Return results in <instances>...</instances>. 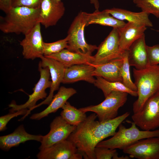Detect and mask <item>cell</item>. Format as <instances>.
<instances>
[{
  "label": "cell",
  "instance_id": "6da1fadb",
  "mask_svg": "<svg viewBox=\"0 0 159 159\" xmlns=\"http://www.w3.org/2000/svg\"><path fill=\"white\" fill-rule=\"evenodd\" d=\"M127 112L115 118L104 122L96 120L93 113L76 126L67 140L76 146L78 152L85 159H96L94 150L105 139L113 136L119 125L130 115Z\"/></svg>",
  "mask_w": 159,
  "mask_h": 159
},
{
  "label": "cell",
  "instance_id": "7a4b0ae2",
  "mask_svg": "<svg viewBox=\"0 0 159 159\" xmlns=\"http://www.w3.org/2000/svg\"><path fill=\"white\" fill-rule=\"evenodd\" d=\"M40 7H12L5 16L0 17V30L4 33L23 34L29 32L38 23Z\"/></svg>",
  "mask_w": 159,
  "mask_h": 159
},
{
  "label": "cell",
  "instance_id": "3957f363",
  "mask_svg": "<svg viewBox=\"0 0 159 159\" xmlns=\"http://www.w3.org/2000/svg\"><path fill=\"white\" fill-rule=\"evenodd\" d=\"M138 98L133 105L134 113L139 111L146 100L159 90V65H148L141 69H133Z\"/></svg>",
  "mask_w": 159,
  "mask_h": 159
},
{
  "label": "cell",
  "instance_id": "277c9868",
  "mask_svg": "<svg viewBox=\"0 0 159 159\" xmlns=\"http://www.w3.org/2000/svg\"><path fill=\"white\" fill-rule=\"evenodd\" d=\"M130 122L131 126L128 128H126L121 123L118 127V131L112 138L102 141L96 146L122 150L140 140L159 137V130H141L139 129L134 122Z\"/></svg>",
  "mask_w": 159,
  "mask_h": 159
},
{
  "label": "cell",
  "instance_id": "5b68a950",
  "mask_svg": "<svg viewBox=\"0 0 159 159\" xmlns=\"http://www.w3.org/2000/svg\"><path fill=\"white\" fill-rule=\"evenodd\" d=\"M128 94L123 92L113 91L99 104L79 109L85 113L91 112L95 113L100 122L113 119L117 117L119 109L126 102Z\"/></svg>",
  "mask_w": 159,
  "mask_h": 159
},
{
  "label": "cell",
  "instance_id": "8992f818",
  "mask_svg": "<svg viewBox=\"0 0 159 159\" xmlns=\"http://www.w3.org/2000/svg\"><path fill=\"white\" fill-rule=\"evenodd\" d=\"M86 21L83 11H81L75 17L67 32L69 37L67 49L77 52L91 55L98 47L87 43L84 36V30Z\"/></svg>",
  "mask_w": 159,
  "mask_h": 159
},
{
  "label": "cell",
  "instance_id": "52a82bcc",
  "mask_svg": "<svg viewBox=\"0 0 159 159\" xmlns=\"http://www.w3.org/2000/svg\"><path fill=\"white\" fill-rule=\"evenodd\" d=\"M132 119L143 130H154L159 127V90L145 102L141 110Z\"/></svg>",
  "mask_w": 159,
  "mask_h": 159
},
{
  "label": "cell",
  "instance_id": "ba28073f",
  "mask_svg": "<svg viewBox=\"0 0 159 159\" xmlns=\"http://www.w3.org/2000/svg\"><path fill=\"white\" fill-rule=\"evenodd\" d=\"M38 69L40 73V78L33 88V92L29 95L28 100L24 104L17 105L14 102L9 105L11 108V112H14L23 109H29L27 113L20 120H22L32 111V108L36 105L37 102L40 99L47 97V94L45 90L50 88L52 82L50 81V73L49 69L47 67H42L39 64Z\"/></svg>",
  "mask_w": 159,
  "mask_h": 159
},
{
  "label": "cell",
  "instance_id": "9c48e42d",
  "mask_svg": "<svg viewBox=\"0 0 159 159\" xmlns=\"http://www.w3.org/2000/svg\"><path fill=\"white\" fill-rule=\"evenodd\" d=\"M124 53H122L120 49L119 29L113 28L98 47L97 52L93 56L94 60L91 64L97 65L116 59L122 58Z\"/></svg>",
  "mask_w": 159,
  "mask_h": 159
},
{
  "label": "cell",
  "instance_id": "30bf717a",
  "mask_svg": "<svg viewBox=\"0 0 159 159\" xmlns=\"http://www.w3.org/2000/svg\"><path fill=\"white\" fill-rule=\"evenodd\" d=\"M130 158L138 159H159V137L140 140L122 150Z\"/></svg>",
  "mask_w": 159,
  "mask_h": 159
},
{
  "label": "cell",
  "instance_id": "8fae6325",
  "mask_svg": "<svg viewBox=\"0 0 159 159\" xmlns=\"http://www.w3.org/2000/svg\"><path fill=\"white\" fill-rule=\"evenodd\" d=\"M76 127L68 123L61 115L56 117L50 124L49 132L43 136L39 149L42 150L67 140Z\"/></svg>",
  "mask_w": 159,
  "mask_h": 159
},
{
  "label": "cell",
  "instance_id": "7c38bea8",
  "mask_svg": "<svg viewBox=\"0 0 159 159\" xmlns=\"http://www.w3.org/2000/svg\"><path fill=\"white\" fill-rule=\"evenodd\" d=\"M37 157L39 159H82L74 144L67 139L40 150Z\"/></svg>",
  "mask_w": 159,
  "mask_h": 159
},
{
  "label": "cell",
  "instance_id": "4fadbf2b",
  "mask_svg": "<svg viewBox=\"0 0 159 159\" xmlns=\"http://www.w3.org/2000/svg\"><path fill=\"white\" fill-rule=\"evenodd\" d=\"M24 35V38L20 43L22 48L24 57L33 60L44 56V42L41 33V24L38 23Z\"/></svg>",
  "mask_w": 159,
  "mask_h": 159
},
{
  "label": "cell",
  "instance_id": "5bb4252c",
  "mask_svg": "<svg viewBox=\"0 0 159 159\" xmlns=\"http://www.w3.org/2000/svg\"><path fill=\"white\" fill-rule=\"evenodd\" d=\"M39 64L42 67H47L49 69L51 79V85L49 93L44 101L36 105L32 110L43 105H49L54 97V92L59 89L60 84L62 82L65 67L61 63L53 59L44 55L40 58Z\"/></svg>",
  "mask_w": 159,
  "mask_h": 159
},
{
  "label": "cell",
  "instance_id": "9a60e30c",
  "mask_svg": "<svg viewBox=\"0 0 159 159\" xmlns=\"http://www.w3.org/2000/svg\"><path fill=\"white\" fill-rule=\"evenodd\" d=\"M65 11V8L62 1L43 0L38 23L46 28L54 26L63 16Z\"/></svg>",
  "mask_w": 159,
  "mask_h": 159
},
{
  "label": "cell",
  "instance_id": "2e32d148",
  "mask_svg": "<svg viewBox=\"0 0 159 159\" xmlns=\"http://www.w3.org/2000/svg\"><path fill=\"white\" fill-rule=\"evenodd\" d=\"M95 67L91 63L75 64L65 67L62 82L71 83L84 81L93 84L95 79L92 75Z\"/></svg>",
  "mask_w": 159,
  "mask_h": 159
},
{
  "label": "cell",
  "instance_id": "e0dca14e",
  "mask_svg": "<svg viewBox=\"0 0 159 159\" xmlns=\"http://www.w3.org/2000/svg\"><path fill=\"white\" fill-rule=\"evenodd\" d=\"M147 27L141 24L127 22L119 29L120 49L123 53L132 43L144 34Z\"/></svg>",
  "mask_w": 159,
  "mask_h": 159
},
{
  "label": "cell",
  "instance_id": "ac0fdd59",
  "mask_svg": "<svg viewBox=\"0 0 159 159\" xmlns=\"http://www.w3.org/2000/svg\"><path fill=\"white\" fill-rule=\"evenodd\" d=\"M43 136L30 134L25 130L23 125H19L12 133L0 137V148L5 151L30 140L41 142Z\"/></svg>",
  "mask_w": 159,
  "mask_h": 159
},
{
  "label": "cell",
  "instance_id": "d6986e66",
  "mask_svg": "<svg viewBox=\"0 0 159 159\" xmlns=\"http://www.w3.org/2000/svg\"><path fill=\"white\" fill-rule=\"evenodd\" d=\"M146 46L145 34L131 45L128 50V57L130 66L141 69L145 68L149 64Z\"/></svg>",
  "mask_w": 159,
  "mask_h": 159
},
{
  "label": "cell",
  "instance_id": "ffe728a7",
  "mask_svg": "<svg viewBox=\"0 0 159 159\" xmlns=\"http://www.w3.org/2000/svg\"><path fill=\"white\" fill-rule=\"evenodd\" d=\"M76 93V90L73 88L61 86L54 96L48 106L41 112L32 115L30 118L39 120L50 113L56 112L59 108H62L69 98Z\"/></svg>",
  "mask_w": 159,
  "mask_h": 159
},
{
  "label": "cell",
  "instance_id": "44dd1931",
  "mask_svg": "<svg viewBox=\"0 0 159 159\" xmlns=\"http://www.w3.org/2000/svg\"><path fill=\"white\" fill-rule=\"evenodd\" d=\"M123 63L122 58H118L102 64L93 65L95 69L92 75L101 77L110 82H122L120 69Z\"/></svg>",
  "mask_w": 159,
  "mask_h": 159
},
{
  "label": "cell",
  "instance_id": "7402d4cb",
  "mask_svg": "<svg viewBox=\"0 0 159 159\" xmlns=\"http://www.w3.org/2000/svg\"><path fill=\"white\" fill-rule=\"evenodd\" d=\"M45 56L58 61L65 67L75 64L91 63L94 60L93 56L92 55L71 51L67 49L58 53Z\"/></svg>",
  "mask_w": 159,
  "mask_h": 159
},
{
  "label": "cell",
  "instance_id": "603a6c76",
  "mask_svg": "<svg viewBox=\"0 0 159 159\" xmlns=\"http://www.w3.org/2000/svg\"><path fill=\"white\" fill-rule=\"evenodd\" d=\"M111 15L121 21L136 23L146 27H151L153 24L149 18V14L141 11L136 12L121 8H113L105 9Z\"/></svg>",
  "mask_w": 159,
  "mask_h": 159
},
{
  "label": "cell",
  "instance_id": "cb8c5ba5",
  "mask_svg": "<svg viewBox=\"0 0 159 159\" xmlns=\"http://www.w3.org/2000/svg\"><path fill=\"white\" fill-rule=\"evenodd\" d=\"M86 21V26L92 24L111 26L118 29L123 27L126 24L124 21L114 17L105 10L102 11L95 10L92 13L83 12Z\"/></svg>",
  "mask_w": 159,
  "mask_h": 159
},
{
  "label": "cell",
  "instance_id": "d4e9b609",
  "mask_svg": "<svg viewBox=\"0 0 159 159\" xmlns=\"http://www.w3.org/2000/svg\"><path fill=\"white\" fill-rule=\"evenodd\" d=\"M93 84L94 85L102 90L105 97L113 91H119L127 93L133 97H138L137 92L132 91L125 86L122 82H110L99 76H96Z\"/></svg>",
  "mask_w": 159,
  "mask_h": 159
},
{
  "label": "cell",
  "instance_id": "484cf974",
  "mask_svg": "<svg viewBox=\"0 0 159 159\" xmlns=\"http://www.w3.org/2000/svg\"><path fill=\"white\" fill-rule=\"evenodd\" d=\"M60 115L69 124L77 126L84 120L86 113L72 105L67 101L62 107Z\"/></svg>",
  "mask_w": 159,
  "mask_h": 159
},
{
  "label": "cell",
  "instance_id": "4316f807",
  "mask_svg": "<svg viewBox=\"0 0 159 159\" xmlns=\"http://www.w3.org/2000/svg\"><path fill=\"white\" fill-rule=\"evenodd\" d=\"M128 50L124 52L122 58L123 63L120 69L121 75L122 78V83L127 87L134 91H137V88L131 78L128 57Z\"/></svg>",
  "mask_w": 159,
  "mask_h": 159
},
{
  "label": "cell",
  "instance_id": "83f0119b",
  "mask_svg": "<svg viewBox=\"0 0 159 159\" xmlns=\"http://www.w3.org/2000/svg\"><path fill=\"white\" fill-rule=\"evenodd\" d=\"M133 1L142 11L159 18V0H133Z\"/></svg>",
  "mask_w": 159,
  "mask_h": 159
},
{
  "label": "cell",
  "instance_id": "f1b7e54d",
  "mask_svg": "<svg viewBox=\"0 0 159 159\" xmlns=\"http://www.w3.org/2000/svg\"><path fill=\"white\" fill-rule=\"evenodd\" d=\"M69 37L67 35L64 39L57 41L43 43V54L44 56H47L58 53L63 49H67L68 46Z\"/></svg>",
  "mask_w": 159,
  "mask_h": 159
},
{
  "label": "cell",
  "instance_id": "f546056e",
  "mask_svg": "<svg viewBox=\"0 0 159 159\" xmlns=\"http://www.w3.org/2000/svg\"><path fill=\"white\" fill-rule=\"evenodd\" d=\"M96 159H119L116 149L96 146L94 150Z\"/></svg>",
  "mask_w": 159,
  "mask_h": 159
},
{
  "label": "cell",
  "instance_id": "4dcf8cb0",
  "mask_svg": "<svg viewBox=\"0 0 159 159\" xmlns=\"http://www.w3.org/2000/svg\"><path fill=\"white\" fill-rule=\"evenodd\" d=\"M28 110L27 109L20 110L1 116L0 117V131H4L6 129V125L11 119L19 115H25Z\"/></svg>",
  "mask_w": 159,
  "mask_h": 159
},
{
  "label": "cell",
  "instance_id": "1f68e13d",
  "mask_svg": "<svg viewBox=\"0 0 159 159\" xmlns=\"http://www.w3.org/2000/svg\"><path fill=\"white\" fill-rule=\"evenodd\" d=\"M148 63L150 65H157L159 64V44L152 46L147 45Z\"/></svg>",
  "mask_w": 159,
  "mask_h": 159
},
{
  "label": "cell",
  "instance_id": "d6a6232c",
  "mask_svg": "<svg viewBox=\"0 0 159 159\" xmlns=\"http://www.w3.org/2000/svg\"><path fill=\"white\" fill-rule=\"evenodd\" d=\"M43 0H13L12 7L24 6L31 8L40 7Z\"/></svg>",
  "mask_w": 159,
  "mask_h": 159
},
{
  "label": "cell",
  "instance_id": "836d02e7",
  "mask_svg": "<svg viewBox=\"0 0 159 159\" xmlns=\"http://www.w3.org/2000/svg\"><path fill=\"white\" fill-rule=\"evenodd\" d=\"M13 0H0V9L7 13L12 7Z\"/></svg>",
  "mask_w": 159,
  "mask_h": 159
},
{
  "label": "cell",
  "instance_id": "e575fe53",
  "mask_svg": "<svg viewBox=\"0 0 159 159\" xmlns=\"http://www.w3.org/2000/svg\"><path fill=\"white\" fill-rule=\"evenodd\" d=\"M91 4H93L95 10H99L100 4L98 0H90Z\"/></svg>",
  "mask_w": 159,
  "mask_h": 159
},
{
  "label": "cell",
  "instance_id": "d590c367",
  "mask_svg": "<svg viewBox=\"0 0 159 159\" xmlns=\"http://www.w3.org/2000/svg\"><path fill=\"white\" fill-rule=\"evenodd\" d=\"M55 0L58 2H59V1H61V0Z\"/></svg>",
  "mask_w": 159,
  "mask_h": 159
},
{
  "label": "cell",
  "instance_id": "8d00e7d4",
  "mask_svg": "<svg viewBox=\"0 0 159 159\" xmlns=\"http://www.w3.org/2000/svg\"><path fill=\"white\" fill-rule=\"evenodd\" d=\"M156 31H157V32H159V30H156Z\"/></svg>",
  "mask_w": 159,
  "mask_h": 159
}]
</instances>
